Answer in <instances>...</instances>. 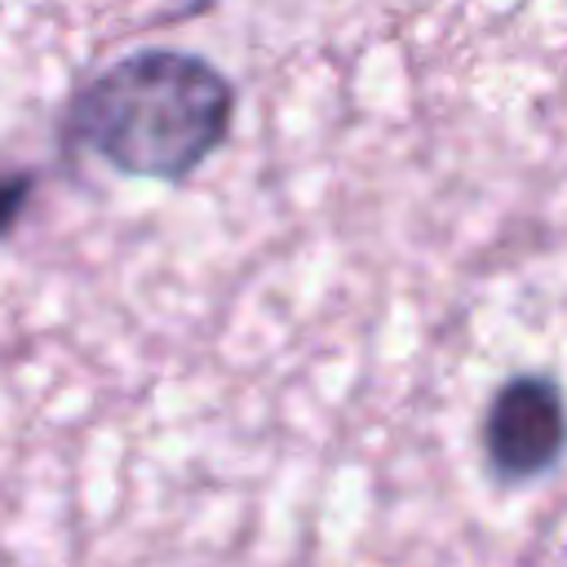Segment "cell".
Listing matches in <instances>:
<instances>
[{
    "instance_id": "2",
    "label": "cell",
    "mask_w": 567,
    "mask_h": 567,
    "mask_svg": "<svg viewBox=\"0 0 567 567\" xmlns=\"http://www.w3.org/2000/svg\"><path fill=\"white\" fill-rule=\"evenodd\" d=\"M563 447H567V408L558 381L536 372L509 377L483 412V456L492 474L509 483L536 478L549 465H558Z\"/></svg>"
},
{
    "instance_id": "1",
    "label": "cell",
    "mask_w": 567,
    "mask_h": 567,
    "mask_svg": "<svg viewBox=\"0 0 567 567\" xmlns=\"http://www.w3.org/2000/svg\"><path fill=\"white\" fill-rule=\"evenodd\" d=\"M230 84L195 53L151 49L102 71L75 102V133L115 168L182 177L230 128Z\"/></svg>"
}]
</instances>
